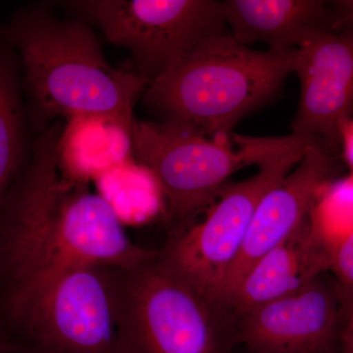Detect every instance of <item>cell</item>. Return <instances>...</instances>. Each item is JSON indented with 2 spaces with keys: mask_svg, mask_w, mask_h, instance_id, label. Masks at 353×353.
<instances>
[{
  "mask_svg": "<svg viewBox=\"0 0 353 353\" xmlns=\"http://www.w3.org/2000/svg\"><path fill=\"white\" fill-rule=\"evenodd\" d=\"M64 129L58 120L39 132L0 208L2 312L68 269H131L157 254L130 239L106 197L62 166Z\"/></svg>",
  "mask_w": 353,
  "mask_h": 353,
  "instance_id": "obj_1",
  "label": "cell"
},
{
  "mask_svg": "<svg viewBox=\"0 0 353 353\" xmlns=\"http://www.w3.org/2000/svg\"><path fill=\"white\" fill-rule=\"evenodd\" d=\"M0 41L19 58L30 124L38 134L62 118H92L130 134L134 103L148 83L109 64L87 22L61 19L36 4L0 26Z\"/></svg>",
  "mask_w": 353,
  "mask_h": 353,
  "instance_id": "obj_2",
  "label": "cell"
},
{
  "mask_svg": "<svg viewBox=\"0 0 353 353\" xmlns=\"http://www.w3.org/2000/svg\"><path fill=\"white\" fill-rule=\"evenodd\" d=\"M294 51H260L230 32L201 44L146 87L143 101L162 123L224 138L248 114L273 101L294 73Z\"/></svg>",
  "mask_w": 353,
  "mask_h": 353,
  "instance_id": "obj_3",
  "label": "cell"
},
{
  "mask_svg": "<svg viewBox=\"0 0 353 353\" xmlns=\"http://www.w3.org/2000/svg\"><path fill=\"white\" fill-rule=\"evenodd\" d=\"M132 157L157 183L169 233L197 220L217 199L230 176L259 165L284 148L281 138L233 134L210 138L162 122L132 121Z\"/></svg>",
  "mask_w": 353,
  "mask_h": 353,
  "instance_id": "obj_4",
  "label": "cell"
},
{
  "mask_svg": "<svg viewBox=\"0 0 353 353\" xmlns=\"http://www.w3.org/2000/svg\"><path fill=\"white\" fill-rule=\"evenodd\" d=\"M236 320L159 255L122 270L117 353H233Z\"/></svg>",
  "mask_w": 353,
  "mask_h": 353,
  "instance_id": "obj_5",
  "label": "cell"
},
{
  "mask_svg": "<svg viewBox=\"0 0 353 353\" xmlns=\"http://www.w3.org/2000/svg\"><path fill=\"white\" fill-rule=\"evenodd\" d=\"M122 270L68 269L3 314L32 353H117Z\"/></svg>",
  "mask_w": 353,
  "mask_h": 353,
  "instance_id": "obj_6",
  "label": "cell"
},
{
  "mask_svg": "<svg viewBox=\"0 0 353 353\" xmlns=\"http://www.w3.org/2000/svg\"><path fill=\"white\" fill-rule=\"evenodd\" d=\"M311 145L307 139L290 134L284 148L257 165L255 175L225 185L204 211L203 219L169 233L159 250L161 259L194 289L219 301L262 196L301 162Z\"/></svg>",
  "mask_w": 353,
  "mask_h": 353,
  "instance_id": "obj_7",
  "label": "cell"
},
{
  "mask_svg": "<svg viewBox=\"0 0 353 353\" xmlns=\"http://www.w3.org/2000/svg\"><path fill=\"white\" fill-rule=\"evenodd\" d=\"M61 4L97 26L111 43L126 48L137 74L148 85L204 41L229 32L222 1L216 0H75Z\"/></svg>",
  "mask_w": 353,
  "mask_h": 353,
  "instance_id": "obj_8",
  "label": "cell"
},
{
  "mask_svg": "<svg viewBox=\"0 0 353 353\" xmlns=\"http://www.w3.org/2000/svg\"><path fill=\"white\" fill-rule=\"evenodd\" d=\"M301 97L292 134L334 154L340 128L353 118V23L315 32L294 51Z\"/></svg>",
  "mask_w": 353,
  "mask_h": 353,
  "instance_id": "obj_9",
  "label": "cell"
},
{
  "mask_svg": "<svg viewBox=\"0 0 353 353\" xmlns=\"http://www.w3.org/2000/svg\"><path fill=\"white\" fill-rule=\"evenodd\" d=\"M323 275L236 317L238 343L248 353H325L336 347L345 303L336 283Z\"/></svg>",
  "mask_w": 353,
  "mask_h": 353,
  "instance_id": "obj_10",
  "label": "cell"
},
{
  "mask_svg": "<svg viewBox=\"0 0 353 353\" xmlns=\"http://www.w3.org/2000/svg\"><path fill=\"white\" fill-rule=\"evenodd\" d=\"M338 171L334 155L309 146L299 166L262 196L240 254L221 289V303L253 265L305 222L318 194L334 180Z\"/></svg>",
  "mask_w": 353,
  "mask_h": 353,
  "instance_id": "obj_11",
  "label": "cell"
},
{
  "mask_svg": "<svg viewBox=\"0 0 353 353\" xmlns=\"http://www.w3.org/2000/svg\"><path fill=\"white\" fill-rule=\"evenodd\" d=\"M332 252L331 243L310 214L299 229L253 265L222 303L238 317L294 294L330 271Z\"/></svg>",
  "mask_w": 353,
  "mask_h": 353,
  "instance_id": "obj_12",
  "label": "cell"
},
{
  "mask_svg": "<svg viewBox=\"0 0 353 353\" xmlns=\"http://www.w3.org/2000/svg\"><path fill=\"white\" fill-rule=\"evenodd\" d=\"M222 6L230 34L245 46L264 43L269 50L289 52L315 32L334 30L333 6L322 0H226Z\"/></svg>",
  "mask_w": 353,
  "mask_h": 353,
  "instance_id": "obj_13",
  "label": "cell"
},
{
  "mask_svg": "<svg viewBox=\"0 0 353 353\" xmlns=\"http://www.w3.org/2000/svg\"><path fill=\"white\" fill-rule=\"evenodd\" d=\"M19 67L16 51L0 41V208L32 153Z\"/></svg>",
  "mask_w": 353,
  "mask_h": 353,
  "instance_id": "obj_14",
  "label": "cell"
},
{
  "mask_svg": "<svg viewBox=\"0 0 353 353\" xmlns=\"http://www.w3.org/2000/svg\"><path fill=\"white\" fill-rule=\"evenodd\" d=\"M311 217L332 248L353 230V175L334 180L323 188Z\"/></svg>",
  "mask_w": 353,
  "mask_h": 353,
  "instance_id": "obj_15",
  "label": "cell"
},
{
  "mask_svg": "<svg viewBox=\"0 0 353 353\" xmlns=\"http://www.w3.org/2000/svg\"><path fill=\"white\" fill-rule=\"evenodd\" d=\"M343 303L353 301V230L334 245L331 268Z\"/></svg>",
  "mask_w": 353,
  "mask_h": 353,
  "instance_id": "obj_16",
  "label": "cell"
},
{
  "mask_svg": "<svg viewBox=\"0 0 353 353\" xmlns=\"http://www.w3.org/2000/svg\"><path fill=\"white\" fill-rule=\"evenodd\" d=\"M338 334L339 353H353V301L345 304Z\"/></svg>",
  "mask_w": 353,
  "mask_h": 353,
  "instance_id": "obj_17",
  "label": "cell"
},
{
  "mask_svg": "<svg viewBox=\"0 0 353 353\" xmlns=\"http://www.w3.org/2000/svg\"><path fill=\"white\" fill-rule=\"evenodd\" d=\"M340 148L343 161L353 175V118L345 121L340 128Z\"/></svg>",
  "mask_w": 353,
  "mask_h": 353,
  "instance_id": "obj_18",
  "label": "cell"
},
{
  "mask_svg": "<svg viewBox=\"0 0 353 353\" xmlns=\"http://www.w3.org/2000/svg\"><path fill=\"white\" fill-rule=\"evenodd\" d=\"M334 15V30L353 23V0L332 2Z\"/></svg>",
  "mask_w": 353,
  "mask_h": 353,
  "instance_id": "obj_19",
  "label": "cell"
},
{
  "mask_svg": "<svg viewBox=\"0 0 353 353\" xmlns=\"http://www.w3.org/2000/svg\"><path fill=\"white\" fill-rule=\"evenodd\" d=\"M7 345L6 341L3 340L1 333H0V353H6Z\"/></svg>",
  "mask_w": 353,
  "mask_h": 353,
  "instance_id": "obj_20",
  "label": "cell"
},
{
  "mask_svg": "<svg viewBox=\"0 0 353 353\" xmlns=\"http://www.w3.org/2000/svg\"><path fill=\"white\" fill-rule=\"evenodd\" d=\"M325 353H339L338 345H336V347H334V348H332V350H329V352Z\"/></svg>",
  "mask_w": 353,
  "mask_h": 353,
  "instance_id": "obj_21",
  "label": "cell"
}]
</instances>
